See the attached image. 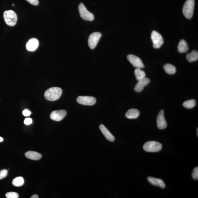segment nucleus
Instances as JSON below:
<instances>
[{"label":"nucleus","instance_id":"obj_1","mask_svg":"<svg viewBox=\"0 0 198 198\" xmlns=\"http://www.w3.org/2000/svg\"><path fill=\"white\" fill-rule=\"evenodd\" d=\"M62 89L59 87H52L45 91L44 96L49 101H55L59 99L62 94Z\"/></svg>","mask_w":198,"mask_h":198},{"label":"nucleus","instance_id":"obj_2","mask_svg":"<svg viewBox=\"0 0 198 198\" xmlns=\"http://www.w3.org/2000/svg\"><path fill=\"white\" fill-rule=\"evenodd\" d=\"M3 17L6 24L8 26H15L17 22V15L12 10H6L3 13Z\"/></svg>","mask_w":198,"mask_h":198},{"label":"nucleus","instance_id":"obj_3","mask_svg":"<svg viewBox=\"0 0 198 198\" xmlns=\"http://www.w3.org/2000/svg\"><path fill=\"white\" fill-rule=\"evenodd\" d=\"M194 5V0H187L184 5L183 12L184 15L187 19H190L193 15Z\"/></svg>","mask_w":198,"mask_h":198},{"label":"nucleus","instance_id":"obj_4","mask_svg":"<svg viewBox=\"0 0 198 198\" xmlns=\"http://www.w3.org/2000/svg\"><path fill=\"white\" fill-rule=\"evenodd\" d=\"M162 145L160 143L155 141H150L145 143L143 146L145 151L149 152H156L160 151Z\"/></svg>","mask_w":198,"mask_h":198},{"label":"nucleus","instance_id":"obj_5","mask_svg":"<svg viewBox=\"0 0 198 198\" xmlns=\"http://www.w3.org/2000/svg\"><path fill=\"white\" fill-rule=\"evenodd\" d=\"M78 9L80 17L83 20L89 21L94 20V15L87 9L83 3H80L79 5Z\"/></svg>","mask_w":198,"mask_h":198},{"label":"nucleus","instance_id":"obj_6","mask_svg":"<svg viewBox=\"0 0 198 198\" xmlns=\"http://www.w3.org/2000/svg\"><path fill=\"white\" fill-rule=\"evenodd\" d=\"M151 39L153 43V46L156 49L160 48L164 43V39L162 36L156 31L152 32Z\"/></svg>","mask_w":198,"mask_h":198},{"label":"nucleus","instance_id":"obj_7","mask_svg":"<svg viewBox=\"0 0 198 198\" xmlns=\"http://www.w3.org/2000/svg\"><path fill=\"white\" fill-rule=\"evenodd\" d=\"M79 104L85 106H92L96 104V99L95 98L90 96H79L76 99Z\"/></svg>","mask_w":198,"mask_h":198},{"label":"nucleus","instance_id":"obj_8","mask_svg":"<svg viewBox=\"0 0 198 198\" xmlns=\"http://www.w3.org/2000/svg\"><path fill=\"white\" fill-rule=\"evenodd\" d=\"M101 36V33L99 32H94L90 35L88 39V44L90 49H93L95 48Z\"/></svg>","mask_w":198,"mask_h":198},{"label":"nucleus","instance_id":"obj_9","mask_svg":"<svg viewBox=\"0 0 198 198\" xmlns=\"http://www.w3.org/2000/svg\"><path fill=\"white\" fill-rule=\"evenodd\" d=\"M127 59L132 65L136 68H143L144 67L141 59L136 55L129 54L127 57Z\"/></svg>","mask_w":198,"mask_h":198},{"label":"nucleus","instance_id":"obj_10","mask_svg":"<svg viewBox=\"0 0 198 198\" xmlns=\"http://www.w3.org/2000/svg\"><path fill=\"white\" fill-rule=\"evenodd\" d=\"M66 114H67V112L65 110H55L51 113L50 119L55 121H60L65 117Z\"/></svg>","mask_w":198,"mask_h":198},{"label":"nucleus","instance_id":"obj_11","mask_svg":"<svg viewBox=\"0 0 198 198\" xmlns=\"http://www.w3.org/2000/svg\"><path fill=\"white\" fill-rule=\"evenodd\" d=\"M164 111L160 110L157 115V127L160 129H165L167 126V122L164 116Z\"/></svg>","mask_w":198,"mask_h":198},{"label":"nucleus","instance_id":"obj_12","mask_svg":"<svg viewBox=\"0 0 198 198\" xmlns=\"http://www.w3.org/2000/svg\"><path fill=\"white\" fill-rule=\"evenodd\" d=\"M138 81L134 88V90L138 92H141L144 87L150 83L149 79L146 77Z\"/></svg>","mask_w":198,"mask_h":198},{"label":"nucleus","instance_id":"obj_13","mask_svg":"<svg viewBox=\"0 0 198 198\" xmlns=\"http://www.w3.org/2000/svg\"><path fill=\"white\" fill-rule=\"evenodd\" d=\"M39 42L36 38H32L30 39L26 44V48L29 51L33 52L37 49Z\"/></svg>","mask_w":198,"mask_h":198},{"label":"nucleus","instance_id":"obj_14","mask_svg":"<svg viewBox=\"0 0 198 198\" xmlns=\"http://www.w3.org/2000/svg\"><path fill=\"white\" fill-rule=\"evenodd\" d=\"M99 129L106 139L110 142L114 141L115 138L108 129L103 124L99 126Z\"/></svg>","mask_w":198,"mask_h":198},{"label":"nucleus","instance_id":"obj_15","mask_svg":"<svg viewBox=\"0 0 198 198\" xmlns=\"http://www.w3.org/2000/svg\"><path fill=\"white\" fill-rule=\"evenodd\" d=\"M148 180L151 184L160 187L162 188H164L166 187L165 184L163 181L160 179H157L152 177H149Z\"/></svg>","mask_w":198,"mask_h":198},{"label":"nucleus","instance_id":"obj_16","mask_svg":"<svg viewBox=\"0 0 198 198\" xmlns=\"http://www.w3.org/2000/svg\"><path fill=\"white\" fill-rule=\"evenodd\" d=\"M140 112L136 109H131L128 110L126 113V117L129 119H136L139 117Z\"/></svg>","mask_w":198,"mask_h":198},{"label":"nucleus","instance_id":"obj_17","mask_svg":"<svg viewBox=\"0 0 198 198\" xmlns=\"http://www.w3.org/2000/svg\"><path fill=\"white\" fill-rule=\"evenodd\" d=\"M25 156L27 158L34 160H39L42 157L41 154L38 152L32 151L26 152L25 153Z\"/></svg>","mask_w":198,"mask_h":198},{"label":"nucleus","instance_id":"obj_18","mask_svg":"<svg viewBox=\"0 0 198 198\" xmlns=\"http://www.w3.org/2000/svg\"><path fill=\"white\" fill-rule=\"evenodd\" d=\"M189 50L188 44L184 40L181 39L178 44V50L180 53L186 52Z\"/></svg>","mask_w":198,"mask_h":198},{"label":"nucleus","instance_id":"obj_19","mask_svg":"<svg viewBox=\"0 0 198 198\" xmlns=\"http://www.w3.org/2000/svg\"><path fill=\"white\" fill-rule=\"evenodd\" d=\"M187 61L190 62H193L198 60V52L195 50H193L191 52L189 53L186 55Z\"/></svg>","mask_w":198,"mask_h":198},{"label":"nucleus","instance_id":"obj_20","mask_svg":"<svg viewBox=\"0 0 198 198\" xmlns=\"http://www.w3.org/2000/svg\"><path fill=\"white\" fill-rule=\"evenodd\" d=\"M164 69L166 72L169 75L175 74L176 72V68L171 64H167L164 66Z\"/></svg>","mask_w":198,"mask_h":198},{"label":"nucleus","instance_id":"obj_21","mask_svg":"<svg viewBox=\"0 0 198 198\" xmlns=\"http://www.w3.org/2000/svg\"><path fill=\"white\" fill-rule=\"evenodd\" d=\"M135 75L136 77V80L139 81L142 79L145 78L146 77V74L145 72L142 71L141 68H136L134 71Z\"/></svg>","mask_w":198,"mask_h":198},{"label":"nucleus","instance_id":"obj_22","mask_svg":"<svg viewBox=\"0 0 198 198\" xmlns=\"http://www.w3.org/2000/svg\"><path fill=\"white\" fill-rule=\"evenodd\" d=\"M24 183V178L21 176L17 177L14 179L12 181V184L14 186L20 187L23 185Z\"/></svg>","mask_w":198,"mask_h":198},{"label":"nucleus","instance_id":"obj_23","mask_svg":"<svg viewBox=\"0 0 198 198\" xmlns=\"http://www.w3.org/2000/svg\"><path fill=\"white\" fill-rule=\"evenodd\" d=\"M196 104L195 100L190 99L185 101L183 103V106L187 109H192L196 106Z\"/></svg>","mask_w":198,"mask_h":198},{"label":"nucleus","instance_id":"obj_24","mask_svg":"<svg viewBox=\"0 0 198 198\" xmlns=\"http://www.w3.org/2000/svg\"><path fill=\"white\" fill-rule=\"evenodd\" d=\"M5 196L7 198H17L19 197L18 194L14 192L7 193Z\"/></svg>","mask_w":198,"mask_h":198},{"label":"nucleus","instance_id":"obj_25","mask_svg":"<svg viewBox=\"0 0 198 198\" xmlns=\"http://www.w3.org/2000/svg\"><path fill=\"white\" fill-rule=\"evenodd\" d=\"M193 178L194 180H198V168L196 167L193 169V172L192 173Z\"/></svg>","mask_w":198,"mask_h":198},{"label":"nucleus","instance_id":"obj_26","mask_svg":"<svg viewBox=\"0 0 198 198\" xmlns=\"http://www.w3.org/2000/svg\"><path fill=\"white\" fill-rule=\"evenodd\" d=\"M8 173V171L6 169H3L0 171V180L6 177Z\"/></svg>","mask_w":198,"mask_h":198},{"label":"nucleus","instance_id":"obj_27","mask_svg":"<svg viewBox=\"0 0 198 198\" xmlns=\"http://www.w3.org/2000/svg\"><path fill=\"white\" fill-rule=\"evenodd\" d=\"M26 1L31 5H35V6H37L39 3L38 0H26Z\"/></svg>","mask_w":198,"mask_h":198},{"label":"nucleus","instance_id":"obj_28","mask_svg":"<svg viewBox=\"0 0 198 198\" xmlns=\"http://www.w3.org/2000/svg\"><path fill=\"white\" fill-rule=\"evenodd\" d=\"M32 120L31 118H26L24 120V123L26 125H29L32 123Z\"/></svg>","mask_w":198,"mask_h":198},{"label":"nucleus","instance_id":"obj_29","mask_svg":"<svg viewBox=\"0 0 198 198\" xmlns=\"http://www.w3.org/2000/svg\"><path fill=\"white\" fill-rule=\"evenodd\" d=\"M22 114L25 117L29 116L31 114V112L29 110L26 109L23 111Z\"/></svg>","mask_w":198,"mask_h":198},{"label":"nucleus","instance_id":"obj_30","mask_svg":"<svg viewBox=\"0 0 198 198\" xmlns=\"http://www.w3.org/2000/svg\"><path fill=\"white\" fill-rule=\"evenodd\" d=\"M31 198H38L39 197L38 195L37 194H34L33 196H32L30 197Z\"/></svg>","mask_w":198,"mask_h":198},{"label":"nucleus","instance_id":"obj_31","mask_svg":"<svg viewBox=\"0 0 198 198\" xmlns=\"http://www.w3.org/2000/svg\"><path fill=\"white\" fill-rule=\"evenodd\" d=\"M3 141V138L1 137V136H0V143H1V142H2Z\"/></svg>","mask_w":198,"mask_h":198},{"label":"nucleus","instance_id":"obj_32","mask_svg":"<svg viewBox=\"0 0 198 198\" xmlns=\"http://www.w3.org/2000/svg\"><path fill=\"white\" fill-rule=\"evenodd\" d=\"M197 136H198V128L197 129Z\"/></svg>","mask_w":198,"mask_h":198},{"label":"nucleus","instance_id":"obj_33","mask_svg":"<svg viewBox=\"0 0 198 198\" xmlns=\"http://www.w3.org/2000/svg\"><path fill=\"white\" fill-rule=\"evenodd\" d=\"M12 5H13V6H14V5H14V4H12Z\"/></svg>","mask_w":198,"mask_h":198}]
</instances>
